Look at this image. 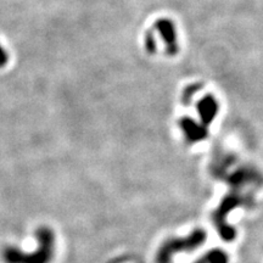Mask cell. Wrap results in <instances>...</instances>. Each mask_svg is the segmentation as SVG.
<instances>
[{"label":"cell","instance_id":"1","mask_svg":"<svg viewBox=\"0 0 263 263\" xmlns=\"http://www.w3.org/2000/svg\"><path fill=\"white\" fill-rule=\"evenodd\" d=\"M38 246L34 251L26 252L16 246H5L2 257L5 263H50L54 257L55 235L48 227L37 230Z\"/></svg>","mask_w":263,"mask_h":263},{"label":"cell","instance_id":"2","mask_svg":"<svg viewBox=\"0 0 263 263\" xmlns=\"http://www.w3.org/2000/svg\"><path fill=\"white\" fill-rule=\"evenodd\" d=\"M9 59L10 57L8 50H6V48L0 42V67H4V66L8 65Z\"/></svg>","mask_w":263,"mask_h":263}]
</instances>
